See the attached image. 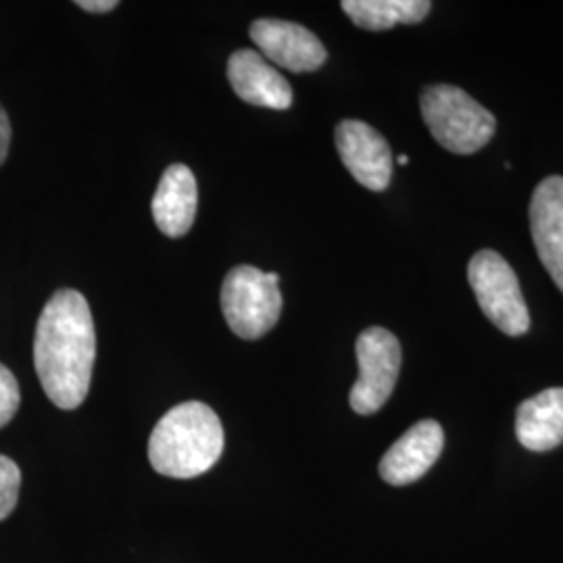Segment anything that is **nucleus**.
I'll return each instance as SVG.
<instances>
[{"label": "nucleus", "mask_w": 563, "mask_h": 563, "mask_svg": "<svg viewBox=\"0 0 563 563\" xmlns=\"http://www.w3.org/2000/svg\"><path fill=\"white\" fill-rule=\"evenodd\" d=\"M97 357L90 305L78 290H57L42 309L34 365L46 397L59 409H78L88 397Z\"/></svg>", "instance_id": "1"}, {"label": "nucleus", "mask_w": 563, "mask_h": 563, "mask_svg": "<svg viewBox=\"0 0 563 563\" xmlns=\"http://www.w3.org/2000/svg\"><path fill=\"white\" fill-rule=\"evenodd\" d=\"M223 444L218 413L205 402H181L155 426L148 441V462L162 476L188 481L220 462Z\"/></svg>", "instance_id": "2"}, {"label": "nucleus", "mask_w": 563, "mask_h": 563, "mask_svg": "<svg viewBox=\"0 0 563 563\" xmlns=\"http://www.w3.org/2000/svg\"><path fill=\"white\" fill-rule=\"evenodd\" d=\"M422 115L434 141L455 155L481 151L497 132L495 115L449 84L423 90Z\"/></svg>", "instance_id": "3"}, {"label": "nucleus", "mask_w": 563, "mask_h": 563, "mask_svg": "<svg viewBox=\"0 0 563 563\" xmlns=\"http://www.w3.org/2000/svg\"><path fill=\"white\" fill-rule=\"evenodd\" d=\"M222 311L236 336L244 341L262 339L280 320L278 274H267L253 265L230 269L222 284Z\"/></svg>", "instance_id": "4"}, {"label": "nucleus", "mask_w": 563, "mask_h": 563, "mask_svg": "<svg viewBox=\"0 0 563 563\" xmlns=\"http://www.w3.org/2000/svg\"><path fill=\"white\" fill-rule=\"evenodd\" d=\"M467 280L484 316L507 336H522L530 330L518 276L497 251H478L467 265Z\"/></svg>", "instance_id": "5"}, {"label": "nucleus", "mask_w": 563, "mask_h": 563, "mask_svg": "<svg viewBox=\"0 0 563 563\" xmlns=\"http://www.w3.org/2000/svg\"><path fill=\"white\" fill-rule=\"evenodd\" d=\"M360 378L353 384L349 402L355 413L380 411L393 395L401 372V342L380 325L363 330L355 344Z\"/></svg>", "instance_id": "6"}, {"label": "nucleus", "mask_w": 563, "mask_h": 563, "mask_svg": "<svg viewBox=\"0 0 563 563\" xmlns=\"http://www.w3.org/2000/svg\"><path fill=\"white\" fill-rule=\"evenodd\" d=\"M336 148L344 167L367 190L383 192L393 178V153L383 134L357 120L336 125Z\"/></svg>", "instance_id": "7"}, {"label": "nucleus", "mask_w": 563, "mask_h": 563, "mask_svg": "<svg viewBox=\"0 0 563 563\" xmlns=\"http://www.w3.org/2000/svg\"><path fill=\"white\" fill-rule=\"evenodd\" d=\"M251 38L267 59L295 74L316 71L328 59L320 38L292 21H253Z\"/></svg>", "instance_id": "8"}, {"label": "nucleus", "mask_w": 563, "mask_h": 563, "mask_svg": "<svg viewBox=\"0 0 563 563\" xmlns=\"http://www.w3.org/2000/svg\"><path fill=\"white\" fill-rule=\"evenodd\" d=\"M444 432L441 423L422 420L411 426L380 460V476L393 486L418 483L441 457Z\"/></svg>", "instance_id": "9"}, {"label": "nucleus", "mask_w": 563, "mask_h": 563, "mask_svg": "<svg viewBox=\"0 0 563 563\" xmlns=\"http://www.w3.org/2000/svg\"><path fill=\"white\" fill-rule=\"evenodd\" d=\"M530 232L547 272L563 292V178H544L530 201Z\"/></svg>", "instance_id": "10"}, {"label": "nucleus", "mask_w": 563, "mask_h": 563, "mask_svg": "<svg viewBox=\"0 0 563 563\" xmlns=\"http://www.w3.org/2000/svg\"><path fill=\"white\" fill-rule=\"evenodd\" d=\"M228 80L236 97L249 104L284 111L292 104V88L276 67L251 48L236 51L228 60Z\"/></svg>", "instance_id": "11"}, {"label": "nucleus", "mask_w": 563, "mask_h": 563, "mask_svg": "<svg viewBox=\"0 0 563 563\" xmlns=\"http://www.w3.org/2000/svg\"><path fill=\"white\" fill-rule=\"evenodd\" d=\"M199 188L190 167L174 163L165 169L153 197V218L169 239L184 236L197 218Z\"/></svg>", "instance_id": "12"}, {"label": "nucleus", "mask_w": 563, "mask_h": 563, "mask_svg": "<svg viewBox=\"0 0 563 563\" xmlns=\"http://www.w3.org/2000/svg\"><path fill=\"white\" fill-rule=\"evenodd\" d=\"M516 437L528 451L537 453L563 443V388H547L518 407Z\"/></svg>", "instance_id": "13"}, {"label": "nucleus", "mask_w": 563, "mask_h": 563, "mask_svg": "<svg viewBox=\"0 0 563 563\" xmlns=\"http://www.w3.org/2000/svg\"><path fill=\"white\" fill-rule=\"evenodd\" d=\"M428 0H344L342 11L355 25L384 32L397 23H420L430 13Z\"/></svg>", "instance_id": "14"}, {"label": "nucleus", "mask_w": 563, "mask_h": 563, "mask_svg": "<svg viewBox=\"0 0 563 563\" xmlns=\"http://www.w3.org/2000/svg\"><path fill=\"white\" fill-rule=\"evenodd\" d=\"M21 470L18 463L0 455V522L7 520L20 499Z\"/></svg>", "instance_id": "15"}, {"label": "nucleus", "mask_w": 563, "mask_h": 563, "mask_svg": "<svg viewBox=\"0 0 563 563\" xmlns=\"http://www.w3.org/2000/svg\"><path fill=\"white\" fill-rule=\"evenodd\" d=\"M21 393L13 372L0 363V428L15 418L20 409Z\"/></svg>", "instance_id": "16"}, {"label": "nucleus", "mask_w": 563, "mask_h": 563, "mask_svg": "<svg viewBox=\"0 0 563 563\" xmlns=\"http://www.w3.org/2000/svg\"><path fill=\"white\" fill-rule=\"evenodd\" d=\"M9 144H11V123H9L7 111L0 104V165L7 159Z\"/></svg>", "instance_id": "17"}, {"label": "nucleus", "mask_w": 563, "mask_h": 563, "mask_svg": "<svg viewBox=\"0 0 563 563\" xmlns=\"http://www.w3.org/2000/svg\"><path fill=\"white\" fill-rule=\"evenodd\" d=\"M80 9L88 13H109L113 9H118V0H78L76 2Z\"/></svg>", "instance_id": "18"}, {"label": "nucleus", "mask_w": 563, "mask_h": 563, "mask_svg": "<svg viewBox=\"0 0 563 563\" xmlns=\"http://www.w3.org/2000/svg\"><path fill=\"white\" fill-rule=\"evenodd\" d=\"M397 163H399V165H407V155H399Z\"/></svg>", "instance_id": "19"}]
</instances>
